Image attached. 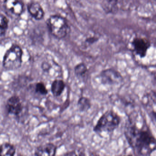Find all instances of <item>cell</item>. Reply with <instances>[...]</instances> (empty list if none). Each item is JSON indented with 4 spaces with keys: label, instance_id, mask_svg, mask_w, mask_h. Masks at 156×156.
I'll list each match as a JSON object with an SVG mask.
<instances>
[{
    "label": "cell",
    "instance_id": "1",
    "mask_svg": "<svg viewBox=\"0 0 156 156\" xmlns=\"http://www.w3.org/2000/svg\"><path fill=\"white\" fill-rule=\"evenodd\" d=\"M124 135L135 155L150 156L156 150V139L146 121L139 127L134 119L128 117L124 127Z\"/></svg>",
    "mask_w": 156,
    "mask_h": 156
},
{
    "label": "cell",
    "instance_id": "2",
    "mask_svg": "<svg viewBox=\"0 0 156 156\" xmlns=\"http://www.w3.org/2000/svg\"><path fill=\"white\" fill-rule=\"evenodd\" d=\"M121 122L120 115L112 109L108 110L99 117L92 130L100 137L103 134H111L119 127Z\"/></svg>",
    "mask_w": 156,
    "mask_h": 156
},
{
    "label": "cell",
    "instance_id": "3",
    "mask_svg": "<svg viewBox=\"0 0 156 156\" xmlns=\"http://www.w3.org/2000/svg\"><path fill=\"white\" fill-rule=\"evenodd\" d=\"M23 51L17 45H13L6 52L4 55L2 66L4 68L13 70L19 68L23 63Z\"/></svg>",
    "mask_w": 156,
    "mask_h": 156
},
{
    "label": "cell",
    "instance_id": "4",
    "mask_svg": "<svg viewBox=\"0 0 156 156\" xmlns=\"http://www.w3.org/2000/svg\"><path fill=\"white\" fill-rule=\"evenodd\" d=\"M48 26L51 34L58 39L65 38L70 31L66 20L60 16H51L48 19Z\"/></svg>",
    "mask_w": 156,
    "mask_h": 156
},
{
    "label": "cell",
    "instance_id": "5",
    "mask_svg": "<svg viewBox=\"0 0 156 156\" xmlns=\"http://www.w3.org/2000/svg\"><path fill=\"white\" fill-rule=\"evenodd\" d=\"M99 77L101 84L104 86H116L121 84L124 80L121 73L113 68L103 70L100 72Z\"/></svg>",
    "mask_w": 156,
    "mask_h": 156
},
{
    "label": "cell",
    "instance_id": "6",
    "mask_svg": "<svg viewBox=\"0 0 156 156\" xmlns=\"http://www.w3.org/2000/svg\"><path fill=\"white\" fill-rule=\"evenodd\" d=\"M131 46L135 54L142 59L146 56L151 43L145 37H136L132 41Z\"/></svg>",
    "mask_w": 156,
    "mask_h": 156
},
{
    "label": "cell",
    "instance_id": "7",
    "mask_svg": "<svg viewBox=\"0 0 156 156\" xmlns=\"http://www.w3.org/2000/svg\"><path fill=\"white\" fill-rule=\"evenodd\" d=\"M6 108L9 115H19L23 110V104L19 97L16 95L10 97L7 100Z\"/></svg>",
    "mask_w": 156,
    "mask_h": 156
},
{
    "label": "cell",
    "instance_id": "8",
    "mask_svg": "<svg viewBox=\"0 0 156 156\" xmlns=\"http://www.w3.org/2000/svg\"><path fill=\"white\" fill-rule=\"evenodd\" d=\"M4 7L12 15L19 17L24 11V4L21 0H5Z\"/></svg>",
    "mask_w": 156,
    "mask_h": 156
},
{
    "label": "cell",
    "instance_id": "9",
    "mask_svg": "<svg viewBox=\"0 0 156 156\" xmlns=\"http://www.w3.org/2000/svg\"><path fill=\"white\" fill-rule=\"evenodd\" d=\"M57 147L51 142L42 144L37 146L35 151V156H54L57 153Z\"/></svg>",
    "mask_w": 156,
    "mask_h": 156
},
{
    "label": "cell",
    "instance_id": "10",
    "mask_svg": "<svg viewBox=\"0 0 156 156\" xmlns=\"http://www.w3.org/2000/svg\"><path fill=\"white\" fill-rule=\"evenodd\" d=\"M28 12L35 19H42L44 16V11L41 6L38 2H32L28 7Z\"/></svg>",
    "mask_w": 156,
    "mask_h": 156
},
{
    "label": "cell",
    "instance_id": "11",
    "mask_svg": "<svg viewBox=\"0 0 156 156\" xmlns=\"http://www.w3.org/2000/svg\"><path fill=\"white\" fill-rule=\"evenodd\" d=\"M66 87V84L64 80L56 79L52 81L50 90L52 95L55 97L61 96L64 92Z\"/></svg>",
    "mask_w": 156,
    "mask_h": 156
},
{
    "label": "cell",
    "instance_id": "12",
    "mask_svg": "<svg viewBox=\"0 0 156 156\" xmlns=\"http://www.w3.org/2000/svg\"><path fill=\"white\" fill-rule=\"evenodd\" d=\"M88 66L84 62L77 64L74 67V73L75 77L79 79L83 80L87 77L88 74Z\"/></svg>",
    "mask_w": 156,
    "mask_h": 156
},
{
    "label": "cell",
    "instance_id": "13",
    "mask_svg": "<svg viewBox=\"0 0 156 156\" xmlns=\"http://www.w3.org/2000/svg\"><path fill=\"white\" fill-rule=\"evenodd\" d=\"M77 105L78 110L81 113L87 112L92 106L90 99L85 96H81L79 98Z\"/></svg>",
    "mask_w": 156,
    "mask_h": 156
},
{
    "label": "cell",
    "instance_id": "14",
    "mask_svg": "<svg viewBox=\"0 0 156 156\" xmlns=\"http://www.w3.org/2000/svg\"><path fill=\"white\" fill-rule=\"evenodd\" d=\"M16 152L15 146L11 143L4 142L0 145V156H13Z\"/></svg>",
    "mask_w": 156,
    "mask_h": 156
},
{
    "label": "cell",
    "instance_id": "15",
    "mask_svg": "<svg viewBox=\"0 0 156 156\" xmlns=\"http://www.w3.org/2000/svg\"><path fill=\"white\" fill-rule=\"evenodd\" d=\"M35 91L37 94L41 96H46L48 93V89L44 82L42 81L36 83L35 86Z\"/></svg>",
    "mask_w": 156,
    "mask_h": 156
},
{
    "label": "cell",
    "instance_id": "16",
    "mask_svg": "<svg viewBox=\"0 0 156 156\" xmlns=\"http://www.w3.org/2000/svg\"><path fill=\"white\" fill-rule=\"evenodd\" d=\"M8 27V21L5 16L0 14V37L3 36Z\"/></svg>",
    "mask_w": 156,
    "mask_h": 156
}]
</instances>
